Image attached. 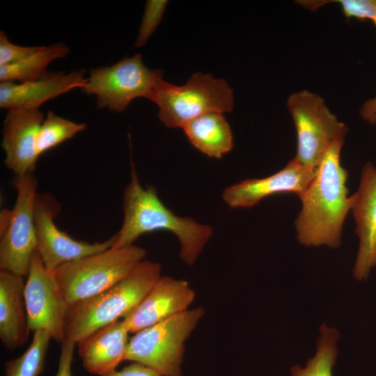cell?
I'll return each mask as SVG.
<instances>
[{"label": "cell", "mask_w": 376, "mask_h": 376, "mask_svg": "<svg viewBox=\"0 0 376 376\" xmlns=\"http://www.w3.org/2000/svg\"><path fill=\"white\" fill-rule=\"evenodd\" d=\"M344 143L336 142L329 148L300 197L302 206L295 225L297 239L305 246L335 248L340 244L343 225L353 201L346 186L347 171L340 159Z\"/></svg>", "instance_id": "6da1fadb"}, {"label": "cell", "mask_w": 376, "mask_h": 376, "mask_svg": "<svg viewBox=\"0 0 376 376\" xmlns=\"http://www.w3.org/2000/svg\"><path fill=\"white\" fill-rule=\"evenodd\" d=\"M130 173V181L123 193V222L113 235L112 248L133 245L145 233L167 230L179 240L181 259L187 265H193L211 238L212 228L175 214L159 198L154 187L141 185L132 162Z\"/></svg>", "instance_id": "7a4b0ae2"}, {"label": "cell", "mask_w": 376, "mask_h": 376, "mask_svg": "<svg viewBox=\"0 0 376 376\" xmlns=\"http://www.w3.org/2000/svg\"><path fill=\"white\" fill-rule=\"evenodd\" d=\"M161 268L159 263L143 260L113 286L70 305L65 319V338L77 343L125 317L161 276Z\"/></svg>", "instance_id": "3957f363"}, {"label": "cell", "mask_w": 376, "mask_h": 376, "mask_svg": "<svg viewBox=\"0 0 376 376\" xmlns=\"http://www.w3.org/2000/svg\"><path fill=\"white\" fill-rule=\"evenodd\" d=\"M146 251L131 245L109 248L65 263L54 272L70 306L113 286L144 260Z\"/></svg>", "instance_id": "277c9868"}, {"label": "cell", "mask_w": 376, "mask_h": 376, "mask_svg": "<svg viewBox=\"0 0 376 376\" xmlns=\"http://www.w3.org/2000/svg\"><path fill=\"white\" fill-rule=\"evenodd\" d=\"M150 100L159 107L158 116L167 127H182L204 114L230 112L233 93L228 83L210 74L196 72L182 86L162 80Z\"/></svg>", "instance_id": "5b68a950"}, {"label": "cell", "mask_w": 376, "mask_h": 376, "mask_svg": "<svg viewBox=\"0 0 376 376\" xmlns=\"http://www.w3.org/2000/svg\"><path fill=\"white\" fill-rule=\"evenodd\" d=\"M204 314L201 306L188 309L134 334L125 361L140 363L162 376H182L185 343Z\"/></svg>", "instance_id": "8992f818"}, {"label": "cell", "mask_w": 376, "mask_h": 376, "mask_svg": "<svg viewBox=\"0 0 376 376\" xmlns=\"http://www.w3.org/2000/svg\"><path fill=\"white\" fill-rule=\"evenodd\" d=\"M297 135L295 159L305 166L317 169L329 148L345 141L348 128L340 122L318 94L302 90L287 100Z\"/></svg>", "instance_id": "52a82bcc"}, {"label": "cell", "mask_w": 376, "mask_h": 376, "mask_svg": "<svg viewBox=\"0 0 376 376\" xmlns=\"http://www.w3.org/2000/svg\"><path fill=\"white\" fill-rule=\"evenodd\" d=\"M163 75L162 70L145 66L141 55L135 54L111 66L90 70L81 89L96 96L99 109L120 113L136 97L150 100Z\"/></svg>", "instance_id": "ba28073f"}, {"label": "cell", "mask_w": 376, "mask_h": 376, "mask_svg": "<svg viewBox=\"0 0 376 376\" xmlns=\"http://www.w3.org/2000/svg\"><path fill=\"white\" fill-rule=\"evenodd\" d=\"M17 198L5 230L0 233V269L26 277L37 249L34 220L38 180L33 173L15 175Z\"/></svg>", "instance_id": "9c48e42d"}, {"label": "cell", "mask_w": 376, "mask_h": 376, "mask_svg": "<svg viewBox=\"0 0 376 376\" xmlns=\"http://www.w3.org/2000/svg\"><path fill=\"white\" fill-rule=\"evenodd\" d=\"M24 300L30 330L47 331L52 339L62 343L70 304L54 272L44 265L37 250L33 253L26 277Z\"/></svg>", "instance_id": "30bf717a"}, {"label": "cell", "mask_w": 376, "mask_h": 376, "mask_svg": "<svg viewBox=\"0 0 376 376\" xmlns=\"http://www.w3.org/2000/svg\"><path fill=\"white\" fill-rule=\"evenodd\" d=\"M60 205L49 193H38L34 210L37 251L45 265L54 272L69 262L111 248L114 236L102 242L78 241L58 228L54 217Z\"/></svg>", "instance_id": "8fae6325"}, {"label": "cell", "mask_w": 376, "mask_h": 376, "mask_svg": "<svg viewBox=\"0 0 376 376\" xmlns=\"http://www.w3.org/2000/svg\"><path fill=\"white\" fill-rule=\"evenodd\" d=\"M316 172L317 169L305 166L294 158L272 175L247 179L226 188L222 198L231 208L251 207L265 197L277 194L292 193L300 198Z\"/></svg>", "instance_id": "7c38bea8"}, {"label": "cell", "mask_w": 376, "mask_h": 376, "mask_svg": "<svg viewBox=\"0 0 376 376\" xmlns=\"http://www.w3.org/2000/svg\"><path fill=\"white\" fill-rule=\"evenodd\" d=\"M195 292L187 281L160 276L141 302L125 317L123 323L135 334L188 310Z\"/></svg>", "instance_id": "4fadbf2b"}, {"label": "cell", "mask_w": 376, "mask_h": 376, "mask_svg": "<svg viewBox=\"0 0 376 376\" xmlns=\"http://www.w3.org/2000/svg\"><path fill=\"white\" fill-rule=\"evenodd\" d=\"M352 196L354 232L359 239L353 276L363 281L376 266V167L370 162L363 166L359 188Z\"/></svg>", "instance_id": "5bb4252c"}, {"label": "cell", "mask_w": 376, "mask_h": 376, "mask_svg": "<svg viewBox=\"0 0 376 376\" xmlns=\"http://www.w3.org/2000/svg\"><path fill=\"white\" fill-rule=\"evenodd\" d=\"M43 114L39 109L8 110L3 121L1 147L5 165L15 175L33 172L38 157L36 140Z\"/></svg>", "instance_id": "9a60e30c"}, {"label": "cell", "mask_w": 376, "mask_h": 376, "mask_svg": "<svg viewBox=\"0 0 376 376\" xmlns=\"http://www.w3.org/2000/svg\"><path fill=\"white\" fill-rule=\"evenodd\" d=\"M82 69L70 73L48 71L42 77L17 84H0V107L11 109H38L40 105L75 88H81L87 77Z\"/></svg>", "instance_id": "2e32d148"}, {"label": "cell", "mask_w": 376, "mask_h": 376, "mask_svg": "<svg viewBox=\"0 0 376 376\" xmlns=\"http://www.w3.org/2000/svg\"><path fill=\"white\" fill-rule=\"evenodd\" d=\"M129 331L123 320L105 326L77 343L84 368L90 373L104 376L125 361Z\"/></svg>", "instance_id": "e0dca14e"}, {"label": "cell", "mask_w": 376, "mask_h": 376, "mask_svg": "<svg viewBox=\"0 0 376 376\" xmlns=\"http://www.w3.org/2000/svg\"><path fill=\"white\" fill-rule=\"evenodd\" d=\"M26 277L0 270V338L8 350L22 346L30 329L24 300Z\"/></svg>", "instance_id": "ac0fdd59"}, {"label": "cell", "mask_w": 376, "mask_h": 376, "mask_svg": "<svg viewBox=\"0 0 376 376\" xmlns=\"http://www.w3.org/2000/svg\"><path fill=\"white\" fill-rule=\"evenodd\" d=\"M189 142L210 157L220 159L233 147L230 125L221 113L201 116L182 127Z\"/></svg>", "instance_id": "d6986e66"}, {"label": "cell", "mask_w": 376, "mask_h": 376, "mask_svg": "<svg viewBox=\"0 0 376 376\" xmlns=\"http://www.w3.org/2000/svg\"><path fill=\"white\" fill-rule=\"evenodd\" d=\"M69 53L70 48L63 42L42 46L39 52L19 63L0 65V81L22 83L38 79L48 72L47 68L53 61L65 58Z\"/></svg>", "instance_id": "ffe728a7"}, {"label": "cell", "mask_w": 376, "mask_h": 376, "mask_svg": "<svg viewBox=\"0 0 376 376\" xmlns=\"http://www.w3.org/2000/svg\"><path fill=\"white\" fill-rule=\"evenodd\" d=\"M338 339V331L323 323L320 328L315 354L308 360L304 368L293 366L290 370L291 376H332V368L338 354L336 343Z\"/></svg>", "instance_id": "44dd1931"}, {"label": "cell", "mask_w": 376, "mask_h": 376, "mask_svg": "<svg viewBox=\"0 0 376 376\" xmlns=\"http://www.w3.org/2000/svg\"><path fill=\"white\" fill-rule=\"evenodd\" d=\"M45 330L34 331L32 341L19 357L5 363V376H38L45 368V359L50 340Z\"/></svg>", "instance_id": "7402d4cb"}, {"label": "cell", "mask_w": 376, "mask_h": 376, "mask_svg": "<svg viewBox=\"0 0 376 376\" xmlns=\"http://www.w3.org/2000/svg\"><path fill=\"white\" fill-rule=\"evenodd\" d=\"M87 127L85 123H77L49 111L43 120L36 140V153L39 157L46 151L72 138Z\"/></svg>", "instance_id": "603a6c76"}, {"label": "cell", "mask_w": 376, "mask_h": 376, "mask_svg": "<svg viewBox=\"0 0 376 376\" xmlns=\"http://www.w3.org/2000/svg\"><path fill=\"white\" fill-rule=\"evenodd\" d=\"M330 2L340 4L347 18L369 19L376 26V0H332ZM330 2L327 1V3ZM359 114L368 124L376 125V95L361 105Z\"/></svg>", "instance_id": "cb8c5ba5"}, {"label": "cell", "mask_w": 376, "mask_h": 376, "mask_svg": "<svg viewBox=\"0 0 376 376\" xmlns=\"http://www.w3.org/2000/svg\"><path fill=\"white\" fill-rule=\"evenodd\" d=\"M167 3L168 1L166 0L147 1L135 41V47H140L146 45L148 38L159 24Z\"/></svg>", "instance_id": "d4e9b609"}, {"label": "cell", "mask_w": 376, "mask_h": 376, "mask_svg": "<svg viewBox=\"0 0 376 376\" xmlns=\"http://www.w3.org/2000/svg\"><path fill=\"white\" fill-rule=\"evenodd\" d=\"M42 46L23 47L12 43L3 31H0V65L19 63L39 52Z\"/></svg>", "instance_id": "484cf974"}, {"label": "cell", "mask_w": 376, "mask_h": 376, "mask_svg": "<svg viewBox=\"0 0 376 376\" xmlns=\"http://www.w3.org/2000/svg\"><path fill=\"white\" fill-rule=\"evenodd\" d=\"M75 344L67 338L61 343L58 368L56 376H72L71 367Z\"/></svg>", "instance_id": "4316f807"}, {"label": "cell", "mask_w": 376, "mask_h": 376, "mask_svg": "<svg viewBox=\"0 0 376 376\" xmlns=\"http://www.w3.org/2000/svg\"><path fill=\"white\" fill-rule=\"evenodd\" d=\"M104 376H162L155 370L140 363L132 362L120 370H114Z\"/></svg>", "instance_id": "83f0119b"}]
</instances>
